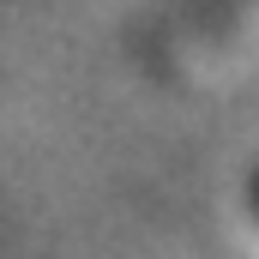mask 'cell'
I'll return each instance as SVG.
<instances>
[{"mask_svg": "<svg viewBox=\"0 0 259 259\" xmlns=\"http://www.w3.org/2000/svg\"><path fill=\"white\" fill-rule=\"evenodd\" d=\"M253 217H259V175H253Z\"/></svg>", "mask_w": 259, "mask_h": 259, "instance_id": "1", "label": "cell"}]
</instances>
